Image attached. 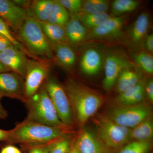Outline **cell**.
<instances>
[{"label":"cell","mask_w":153,"mask_h":153,"mask_svg":"<svg viewBox=\"0 0 153 153\" xmlns=\"http://www.w3.org/2000/svg\"><path fill=\"white\" fill-rule=\"evenodd\" d=\"M13 46L7 38L0 34V52Z\"/></svg>","instance_id":"obj_37"},{"label":"cell","mask_w":153,"mask_h":153,"mask_svg":"<svg viewBox=\"0 0 153 153\" xmlns=\"http://www.w3.org/2000/svg\"><path fill=\"white\" fill-rule=\"evenodd\" d=\"M8 116V113L7 111L3 106L0 101V119H5Z\"/></svg>","instance_id":"obj_38"},{"label":"cell","mask_w":153,"mask_h":153,"mask_svg":"<svg viewBox=\"0 0 153 153\" xmlns=\"http://www.w3.org/2000/svg\"><path fill=\"white\" fill-rule=\"evenodd\" d=\"M70 129L50 126L25 119L9 130L6 142L23 146L44 144L69 134Z\"/></svg>","instance_id":"obj_1"},{"label":"cell","mask_w":153,"mask_h":153,"mask_svg":"<svg viewBox=\"0 0 153 153\" xmlns=\"http://www.w3.org/2000/svg\"><path fill=\"white\" fill-rule=\"evenodd\" d=\"M0 153H22L19 149L12 144H9L4 147Z\"/></svg>","instance_id":"obj_36"},{"label":"cell","mask_w":153,"mask_h":153,"mask_svg":"<svg viewBox=\"0 0 153 153\" xmlns=\"http://www.w3.org/2000/svg\"><path fill=\"white\" fill-rule=\"evenodd\" d=\"M153 136V123L152 118L149 117L130 129L129 140L138 141H151Z\"/></svg>","instance_id":"obj_22"},{"label":"cell","mask_w":153,"mask_h":153,"mask_svg":"<svg viewBox=\"0 0 153 153\" xmlns=\"http://www.w3.org/2000/svg\"><path fill=\"white\" fill-rule=\"evenodd\" d=\"M68 153H79V151H78V149H77V148H76V146H75L74 143L72 144L71 150Z\"/></svg>","instance_id":"obj_41"},{"label":"cell","mask_w":153,"mask_h":153,"mask_svg":"<svg viewBox=\"0 0 153 153\" xmlns=\"http://www.w3.org/2000/svg\"><path fill=\"white\" fill-rule=\"evenodd\" d=\"M9 135V130L0 129V141L6 142Z\"/></svg>","instance_id":"obj_39"},{"label":"cell","mask_w":153,"mask_h":153,"mask_svg":"<svg viewBox=\"0 0 153 153\" xmlns=\"http://www.w3.org/2000/svg\"><path fill=\"white\" fill-rule=\"evenodd\" d=\"M151 112V107L141 102L134 105L114 108L106 115L116 123L131 129L149 117Z\"/></svg>","instance_id":"obj_7"},{"label":"cell","mask_w":153,"mask_h":153,"mask_svg":"<svg viewBox=\"0 0 153 153\" xmlns=\"http://www.w3.org/2000/svg\"><path fill=\"white\" fill-rule=\"evenodd\" d=\"M25 104L27 109L25 119L50 126L69 128L60 120L44 84Z\"/></svg>","instance_id":"obj_3"},{"label":"cell","mask_w":153,"mask_h":153,"mask_svg":"<svg viewBox=\"0 0 153 153\" xmlns=\"http://www.w3.org/2000/svg\"><path fill=\"white\" fill-rule=\"evenodd\" d=\"M110 4L106 0H86L82 1L81 13L86 14L106 13L109 10Z\"/></svg>","instance_id":"obj_25"},{"label":"cell","mask_w":153,"mask_h":153,"mask_svg":"<svg viewBox=\"0 0 153 153\" xmlns=\"http://www.w3.org/2000/svg\"><path fill=\"white\" fill-rule=\"evenodd\" d=\"M135 63L145 72L149 74L153 73L152 54L147 51L137 52L132 55Z\"/></svg>","instance_id":"obj_27"},{"label":"cell","mask_w":153,"mask_h":153,"mask_svg":"<svg viewBox=\"0 0 153 153\" xmlns=\"http://www.w3.org/2000/svg\"><path fill=\"white\" fill-rule=\"evenodd\" d=\"M102 66V57L100 52L95 48L85 50L80 59L79 66L85 75L92 76L98 74Z\"/></svg>","instance_id":"obj_15"},{"label":"cell","mask_w":153,"mask_h":153,"mask_svg":"<svg viewBox=\"0 0 153 153\" xmlns=\"http://www.w3.org/2000/svg\"><path fill=\"white\" fill-rule=\"evenodd\" d=\"M152 146L151 141H134L125 146L118 153H148Z\"/></svg>","instance_id":"obj_28"},{"label":"cell","mask_w":153,"mask_h":153,"mask_svg":"<svg viewBox=\"0 0 153 153\" xmlns=\"http://www.w3.org/2000/svg\"><path fill=\"white\" fill-rule=\"evenodd\" d=\"M53 0H36L31 1L26 9L28 18L39 22H47L52 10Z\"/></svg>","instance_id":"obj_19"},{"label":"cell","mask_w":153,"mask_h":153,"mask_svg":"<svg viewBox=\"0 0 153 153\" xmlns=\"http://www.w3.org/2000/svg\"><path fill=\"white\" fill-rule=\"evenodd\" d=\"M0 18L6 22L9 27L17 33L28 17L26 10L13 1L0 0Z\"/></svg>","instance_id":"obj_11"},{"label":"cell","mask_w":153,"mask_h":153,"mask_svg":"<svg viewBox=\"0 0 153 153\" xmlns=\"http://www.w3.org/2000/svg\"><path fill=\"white\" fill-rule=\"evenodd\" d=\"M131 67V64L128 60L120 55L116 54L108 55L105 61V76L102 82L105 90L107 91L111 90L122 71Z\"/></svg>","instance_id":"obj_9"},{"label":"cell","mask_w":153,"mask_h":153,"mask_svg":"<svg viewBox=\"0 0 153 153\" xmlns=\"http://www.w3.org/2000/svg\"><path fill=\"white\" fill-rule=\"evenodd\" d=\"M49 66L46 62L28 59L23 88L26 100L37 93L49 76Z\"/></svg>","instance_id":"obj_8"},{"label":"cell","mask_w":153,"mask_h":153,"mask_svg":"<svg viewBox=\"0 0 153 153\" xmlns=\"http://www.w3.org/2000/svg\"><path fill=\"white\" fill-rule=\"evenodd\" d=\"M144 46L147 52L153 54V33L147 35L144 39Z\"/></svg>","instance_id":"obj_35"},{"label":"cell","mask_w":153,"mask_h":153,"mask_svg":"<svg viewBox=\"0 0 153 153\" xmlns=\"http://www.w3.org/2000/svg\"><path fill=\"white\" fill-rule=\"evenodd\" d=\"M9 71H10L8 68L6 67L0 61V73H3V72H9Z\"/></svg>","instance_id":"obj_40"},{"label":"cell","mask_w":153,"mask_h":153,"mask_svg":"<svg viewBox=\"0 0 153 153\" xmlns=\"http://www.w3.org/2000/svg\"><path fill=\"white\" fill-rule=\"evenodd\" d=\"M2 96L0 94V100L1 99V98H2Z\"/></svg>","instance_id":"obj_42"},{"label":"cell","mask_w":153,"mask_h":153,"mask_svg":"<svg viewBox=\"0 0 153 153\" xmlns=\"http://www.w3.org/2000/svg\"><path fill=\"white\" fill-rule=\"evenodd\" d=\"M19 41L30 53L48 58L53 57L52 46L42 30L40 22L27 18L17 32Z\"/></svg>","instance_id":"obj_4"},{"label":"cell","mask_w":153,"mask_h":153,"mask_svg":"<svg viewBox=\"0 0 153 153\" xmlns=\"http://www.w3.org/2000/svg\"><path fill=\"white\" fill-rule=\"evenodd\" d=\"M94 123L97 136L108 149L120 148L129 140L130 129L116 123L106 115L97 116Z\"/></svg>","instance_id":"obj_5"},{"label":"cell","mask_w":153,"mask_h":153,"mask_svg":"<svg viewBox=\"0 0 153 153\" xmlns=\"http://www.w3.org/2000/svg\"><path fill=\"white\" fill-rule=\"evenodd\" d=\"M64 29L67 41L72 45L77 46L87 40L89 31L75 17L70 16Z\"/></svg>","instance_id":"obj_17"},{"label":"cell","mask_w":153,"mask_h":153,"mask_svg":"<svg viewBox=\"0 0 153 153\" xmlns=\"http://www.w3.org/2000/svg\"><path fill=\"white\" fill-rule=\"evenodd\" d=\"M60 4L68 11L70 16L80 13L82 10V1L81 0H58Z\"/></svg>","instance_id":"obj_31"},{"label":"cell","mask_w":153,"mask_h":153,"mask_svg":"<svg viewBox=\"0 0 153 153\" xmlns=\"http://www.w3.org/2000/svg\"><path fill=\"white\" fill-rule=\"evenodd\" d=\"M142 80L140 72L132 67L126 68L122 71L116 82V90L119 94L137 85Z\"/></svg>","instance_id":"obj_20"},{"label":"cell","mask_w":153,"mask_h":153,"mask_svg":"<svg viewBox=\"0 0 153 153\" xmlns=\"http://www.w3.org/2000/svg\"><path fill=\"white\" fill-rule=\"evenodd\" d=\"M55 141L44 144L25 146V147L30 149L29 153H49L50 149Z\"/></svg>","instance_id":"obj_33"},{"label":"cell","mask_w":153,"mask_h":153,"mask_svg":"<svg viewBox=\"0 0 153 153\" xmlns=\"http://www.w3.org/2000/svg\"><path fill=\"white\" fill-rule=\"evenodd\" d=\"M28 59L25 51L13 46L0 52V61L10 71L25 78Z\"/></svg>","instance_id":"obj_13"},{"label":"cell","mask_w":153,"mask_h":153,"mask_svg":"<svg viewBox=\"0 0 153 153\" xmlns=\"http://www.w3.org/2000/svg\"><path fill=\"white\" fill-rule=\"evenodd\" d=\"M22 76L12 71L0 73V94L25 103L24 83Z\"/></svg>","instance_id":"obj_10"},{"label":"cell","mask_w":153,"mask_h":153,"mask_svg":"<svg viewBox=\"0 0 153 153\" xmlns=\"http://www.w3.org/2000/svg\"><path fill=\"white\" fill-rule=\"evenodd\" d=\"M72 145L71 140L67 135L55 141L49 153H68Z\"/></svg>","instance_id":"obj_30"},{"label":"cell","mask_w":153,"mask_h":153,"mask_svg":"<svg viewBox=\"0 0 153 153\" xmlns=\"http://www.w3.org/2000/svg\"><path fill=\"white\" fill-rule=\"evenodd\" d=\"M53 57L63 68L73 69L76 62V55L68 43H58L52 45Z\"/></svg>","instance_id":"obj_16"},{"label":"cell","mask_w":153,"mask_h":153,"mask_svg":"<svg viewBox=\"0 0 153 153\" xmlns=\"http://www.w3.org/2000/svg\"><path fill=\"white\" fill-rule=\"evenodd\" d=\"M44 85L60 120L66 127L71 128L74 124V115L64 88L52 76H48Z\"/></svg>","instance_id":"obj_6"},{"label":"cell","mask_w":153,"mask_h":153,"mask_svg":"<svg viewBox=\"0 0 153 153\" xmlns=\"http://www.w3.org/2000/svg\"><path fill=\"white\" fill-rule=\"evenodd\" d=\"M111 16L107 13L98 14H86L80 13L73 16L76 18L87 30H93L105 22Z\"/></svg>","instance_id":"obj_23"},{"label":"cell","mask_w":153,"mask_h":153,"mask_svg":"<svg viewBox=\"0 0 153 153\" xmlns=\"http://www.w3.org/2000/svg\"><path fill=\"white\" fill-rule=\"evenodd\" d=\"M126 18L124 16H112L98 27L88 32L87 40H102L114 38L121 33Z\"/></svg>","instance_id":"obj_12"},{"label":"cell","mask_w":153,"mask_h":153,"mask_svg":"<svg viewBox=\"0 0 153 153\" xmlns=\"http://www.w3.org/2000/svg\"><path fill=\"white\" fill-rule=\"evenodd\" d=\"M71 104L74 120L83 126L99 109L103 102L100 95L72 78L63 86Z\"/></svg>","instance_id":"obj_2"},{"label":"cell","mask_w":153,"mask_h":153,"mask_svg":"<svg viewBox=\"0 0 153 153\" xmlns=\"http://www.w3.org/2000/svg\"><path fill=\"white\" fill-rule=\"evenodd\" d=\"M70 18V15L68 11L59 1H54L51 13L47 22L64 27Z\"/></svg>","instance_id":"obj_24"},{"label":"cell","mask_w":153,"mask_h":153,"mask_svg":"<svg viewBox=\"0 0 153 153\" xmlns=\"http://www.w3.org/2000/svg\"><path fill=\"white\" fill-rule=\"evenodd\" d=\"M139 5L135 0H114L111 3V10L114 16H121L134 10Z\"/></svg>","instance_id":"obj_26"},{"label":"cell","mask_w":153,"mask_h":153,"mask_svg":"<svg viewBox=\"0 0 153 153\" xmlns=\"http://www.w3.org/2000/svg\"><path fill=\"white\" fill-rule=\"evenodd\" d=\"M0 34L7 38L14 47L23 50V47L19 41L12 35L8 25L6 22L0 18Z\"/></svg>","instance_id":"obj_32"},{"label":"cell","mask_w":153,"mask_h":153,"mask_svg":"<svg viewBox=\"0 0 153 153\" xmlns=\"http://www.w3.org/2000/svg\"><path fill=\"white\" fill-rule=\"evenodd\" d=\"M42 30L51 45L68 43L64 27L48 22H40Z\"/></svg>","instance_id":"obj_21"},{"label":"cell","mask_w":153,"mask_h":153,"mask_svg":"<svg viewBox=\"0 0 153 153\" xmlns=\"http://www.w3.org/2000/svg\"><path fill=\"white\" fill-rule=\"evenodd\" d=\"M74 144L79 153H109V149L90 131H82Z\"/></svg>","instance_id":"obj_14"},{"label":"cell","mask_w":153,"mask_h":153,"mask_svg":"<svg viewBox=\"0 0 153 153\" xmlns=\"http://www.w3.org/2000/svg\"><path fill=\"white\" fill-rule=\"evenodd\" d=\"M145 82L142 80L137 85L130 88L122 93L119 94L116 101L119 106H124L128 101L137 92L144 88Z\"/></svg>","instance_id":"obj_29"},{"label":"cell","mask_w":153,"mask_h":153,"mask_svg":"<svg viewBox=\"0 0 153 153\" xmlns=\"http://www.w3.org/2000/svg\"><path fill=\"white\" fill-rule=\"evenodd\" d=\"M150 25V17L148 13L143 12L136 19L129 33V39L132 44L137 46L144 40L148 35Z\"/></svg>","instance_id":"obj_18"},{"label":"cell","mask_w":153,"mask_h":153,"mask_svg":"<svg viewBox=\"0 0 153 153\" xmlns=\"http://www.w3.org/2000/svg\"><path fill=\"white\" fill-rule=\"evenodd\" d=\"M145 91L146 95L151 102H153V81L150 79L145 84Z\"/></svg>","instance_id":"obj_34"}]
</instances>
